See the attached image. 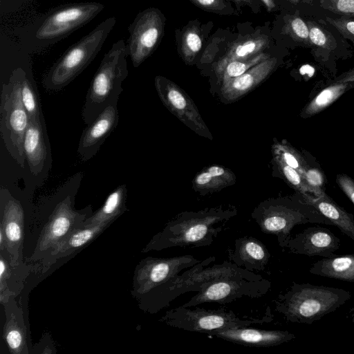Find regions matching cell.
Masks as SVG:
<instances>
[{
  "instance_id": "obj_8",
  "label": "cell",
  "mask_w": 354,
  "mask_h": 354,
  "mask_svg": "<svg viewBox=\"0 0 354 354\" xmlns=\"http://www.w3.org/2000/svg\"><path fill=\"white\" fill-rule=\"evenodd\" d=\"M269 312L263 318H240L232 310L188 308L182 306L166 312L160 321L166 324L191 332L209 333L215 330L250 326L270 322L272 317Z\"/></svg>"
},
{
  "instance_id": "obj_26",
  "label": "cell",
  "mask_w": 354,
  "mask_h": 354,
  "mask_svg": "<svg viewBox=\"0 0 354 354\" xmlns=\"http://www.w3.org/2000/svg\"><path fill=\"white\" fill-rule=\"evenodd\" d=\"M127 194L126 185L117 187L108 196L104 205L84 220L81 226H93L103 223H111L126 209Z\"/></svg>"
},
{
  "instance_id": "obj_14",
  "label": "cell",
  "mask_w": 354,
  "mask_h": 354,
  "mask_svg": "<svg viewBox=\"0 0 354 354\" xmlns=\"http://www.w3.org/2000/svg\"><path fill=\"white\" fill-rule=\"evenodd\" d=\"M339 246V239L329 229L313 226L291 236L285 248L296 254L330 257Z\"/></svg>"
},
{
  "instance_id": "obj_3",
  "label": "cell",
  "mask_w": 354,
  "mask_h": 354,
  "mask_svg": "<svg viewBox=\"0 0 354 354\" xmlns=\"http://www.w3.org/2000/svg\"><path fill=\"white\" fill-rule=\"evenodd\" d=\"M201 261L191 254L142 260L133 279V294L141 308L156 313L168 307L173 301L171 289L179 274Z\"/></svg>"
},
{
  "instance_id": "obj_27",
  "label": "cell",
  "mask_w": 354,
  "mask_h": 354,
  "mask_svg": "<svg viewBox=\"0 0 354 354\" xmlns=\"http://www.w3.org/2000/svg\"><path fill=\"white\" fill-rule=\"evenodd\" d=\"M353 87H354L353 82L331 83L317 93L304 107L300 117L306 119L319 113Z\"/></svg>"
},
{
  "instance_id": "obj_9",
  "label": "cell",
  "mask_w": 354,
  "mask_h": 354,
  "mask_svg": "<svg viewBox=\"0 0 354 354\" xmlns=\"http://www.w3.org/2000/svg\"><path fill=\"white\" fill-rule=\"evenodd\" d=\"M215 259V257H209L179 274L171 289L172 299L188 292H199L216 280L240 278L259 281L263 279L261 275L239 267L230 261L205 268Z\"/></svg>"
},
{
  "instance_id": "obj_12",
  "label": "cell",
  "mask_w": 354,
  "mask_h": 354,
  "mask_svg": "<svg viewBox=\"0 0 354 354\" xmlns=\"http://www.w3.org/2000/svg\"><path fill=\"white\" fill-rule=\"evenodd\" d=\"M154 84L159 98L173 115L198 136L213 140L197 106L183 89L161 75L156 76Z\"/></svg>"
},
{
  "instance_id": "obj_41",
  "label": "cell",
  "mask_w": 354,
  "mask_h": 354,
  "mask_svg": "<svg viewBox=\"0 0 354 354\" xmlns=\"http://www.w3.org/2000/svg\"><path fill=\"white\" fill-rule=\"evenodd\" d=\"M196 6L212 12H223L227 4L223 0H189Z\"/></svg>"
},
{
  "instance_id": "obj_15",
  "label": "cell",
  "mask_w": 354,
  "mask_h": 354,
  "mask_svg": "<svg viewBox=\"0 0 354 354\" xmlns=\"http://www.w3.org/2000/svg\"><path fill=\"white\" fill-rule=\"evenodd\" d=\"M119 121L118 102L107 106L84 129L77 147L82 161L91 159L99 151L106 139L116 128Z\"/></svg>"
},
{
  "instance_id": "obj_21",
  "label": "cell",
  "mask_w": 354,
  "mask_h": 354,
  "mask_svg": "<svg viewBox=\"0 0 354 354\" xmlns=\"http://www.w3.org/2000/svg\"><path fill=\"white\" fill-rule=\"evenodd\" d=\"M45 136L43 121L29 120L24 140V149L30 171L35 175L42 171L47 158Z\"/></svg>"
},
{
  "instance_id": "obj_47",
  "label": "cell",
  "mask_w": 354,
  "mask_h": 354,
  "mask_svg": "<svg viewBox=\"0 0 354 354\" xmlns=\"http://www.w3.org/2000/svg\"><path fill=\"white\" fill-rule=\"evenodd\" d=\"M301 1H302L304 3H311L313 0H301Z\"/></svg>"
},
{
  "instance_id": "obj_7",
  "label": "cell",
  "mask_w": 354,
  "mask_h": 354,
  "mask_svg": "<svg viewBox=\"0 0 354 354\" xmlns=\"http://www.w3.org/2000/svg\"><path fill=\"white\" fill-rule=\"evenodd\" d=\"M115 24V17H108L71 46L44 76V88L55 92L71 82L94 59Z\"/></svg>"
},
{
  "instance_id": "obj_20",
  "label": "cell",
  "mask_w": 354,
  "mask_h": 354,
  "mask_svg": "<svg viewBox=\"0 0 354 354\" xmlns=\"http://www.w3.org/2000/svg\"><path fill=\"white\" fill-rule=\"evenodd\" d=\"M109 224L110 223H103L75 228L46 252L44 257L46 265L53 263L55 260L71 254L84 246L100 234Z\"/></svg>"
},
{
  "instance_id": "obj_48",
  "label": "cell",
  "mask_w": 354,
  "mask_h": 354,
  "mask_svg": "<svg viewBox=\"0 0 354 354\" xmlns=\"http://www.w3.org/2000/svg\"><path fill=\"white\" fill-rule=\"evenodd\" d=\"M353 343H354V337H353Z\"/></svg>"
},
{
  "instance_id": "obj_40",
  "label": "cell",
  "mask_w": 354,
  "mask_h": 354,
  "mask_svg": "<svg viewBox=\"0 0 354 354\" xmlns=\"http://www.w3.org/2000/svg\"><path fill=\"white\" fill-rule=\"evenodd\" d=\"M31 0H0V15L3 17L19 11Z\"/></svg>"
},
{
  "instance_id": "obj_24",
  "label": "cell",
  "mask_w": 354,
  "mask_h": 354,
  "mask_svg": "<svg viewBox=\"0 0 354 354\" xmlns=\"http://www.w3.org/2000/svg\"><path fill=\"white\" fill-rule=\"evenodd\" d=\"M269 38L265 35H248L234 42L226 53L218 60L215 71L218 77L226 64L232 61L246 59L268 46Z\"/></svg>"
},
{
  "instance_id": "obj_28",
  "label": "cell",
  "mask_w": 354,
  "mask_h": 354,
  "mask_svg": "<svg viewBox=\"0 0 354 354\" xmlns=\"http://www.w3.org/2000/svg\"><path fill=\"white\" fill-rule=\"evenodd\" d=\"M273 175L281 178L296 192L304 197L314 196L303 176L296 169L287 165L279 156L272 153Z\"/></svg>"
},
{
  "instance_id": "obj_38",
  "label": "cell",
  "mask_w": 354,
  "mask_h": 354,
  "mask_svg": "<svg viewBox=\"0 0 354 354\" xmlns=\"http://www.w3.org/2000/svg\"><path fill=\"white\" fill-rule=\"evenodd\" d=\"M326 20L338 30L344 37L354 40V19L351 17L337 19L326 17Z\"/></svg>"
},
{
  "instance_id": "obj_25",
  "label": "cell",
  "mask_w": 354,
  "mask_h": 354,
  "mask_svg": "<svg viewBox=\"0 0 354 354\" xmlns=\"http://www.w3.org/2000/svg\"><path fill=\"white\" fill-rule=\"evenodd\" d=\"M310 274L354 282V254L324 257L310 267Z\"/></svg>"
},
{
  "instance_id": "obj_1",
  "label": "cell",
  "mask_w": 354,
  "mask_h": 354,
  "mask_svg": "<svg viewBox=\"0 0 354 354\" xmlns=\"http://www.w3.org/2000/svg\"><path fill=\"white\" fill-rule=\"evenodd\" d=\"M237 214L233 205H221L198 211L182 212L153 236L142 252L174 247L201 248L213 243L225 224Z\"/></svg>"
},
{
  "instance_id": "obj_36",
  "label": "cell",
  "mask_w": 354,
  "mask_h": 354,
  "mask_svg": "<svg viewBox=\"0 0 354 354\" xmlns=\"http://www.w3.org/2000/svg\"><path fill=\"white\" fill-rule=\"evenodd\" d=\"M320 6L334 13L354 17V0H319Z\"/></svg>"
},
{
  "instance_id": "obj_11",
  "label": "cell",
  "mask_w": 354,
  "mask_h": 354,
  "mask_svg": "<svg viewBox=\"0 0 354 354\" xmlns=\"http://www.w3.org/2000/svg\"><path fill=\"white\" fill-rule=\"evenodd\" d=\"M270 288L271 282L266 279L259 281L240 278L216 280L197 292L182 306L189 308L205 303L225 304L243 297L257 299L267 294Z\"/></svg>"
},
{
  "instance_id": "obj_16",
  "label": "cell",
  "mask_w": 354,
  "mask_h": 354,
  "mask_svg": "<svg viewBox=\"0 0 354 354\" xmlns=\"http://www.w3.org/2000/svg\"><path fill=\"white\" fill-rule=\"evenodd\" d=\"M0 198L1 228L5 238L4 248L12 255V263L17 264L23 239V209L20 203L5 188H1Z\"/></svg>"
},
{
  "instance_id": "obj_35",
  "label": "cell",
  "mask_w": 354,
  "mask_h": 354,
  "mask_svg": "<svg viewBox=\"0 0 354 354\" xmlns=\"http://www.w3.org/2000/svg\"><path fill=\"white\" fill-rule=\"evenodd\" d=\"M5 339L11 353H21L26 347L25 336L22 327L14 318L8 320L5 325Z\"/></svg>"
},
{
  "instance_id": "obj_31",
  "label": "cell",
  "mask_w": 354,
  "mask_h": 354,
  "mask_svg": "<svg viewBox=\"0 0 354 354\" xmlns=\"http://www.w3.org/2000/svg\"><path fill=\"white\" fill-rule=\"evenodd\" d=\"M203 46V37L198 27L189 25L182 32L179 53L186 64H191L200 52Z\"/></svg>"
},
{
  "instance_id": "obj_6",
  "label": "cell",
  "mask_w": 354,
  "mask_h": 354,
  "mask_svg": "<svg viewBox=\"0 0 354 354\" xmlns=\"http://www.w3.org/2000/svg\"><path fill=\"white\" fill-rule=\"evenodd\" d=\"M129 56L123 39L113 44L104 54L87 91L82 111L84 122L88 125L109 105L118 102L123 91L122 82L128 76Z\"/></svg>"
},
{
  "instance_id": "obj_34",
  "label": "cell",
  "mask_w": 354,
  "mask_h": 354,
  "mask_svg": "<svg viewBox=\"0 0 354 354\" xmlns=\"http://www.w3.org/2000/svg\"><path fill=\"white\" fill-rule=\"evenodd\" d=\"M303 177L313 191L315 196L326 193V178L321 167L312 156L310 158L309 164L303 174Z\"/></svg>"
},
{
  "instance_id": "obj_2",
  "label": "cell",
  "mask_w": 354,
  "mask_h": 354,
  "mask_svg": "<svg viewBox=\"0 0 354 354\" xmlns=\"http://www.w3.org/2000/svg\"><path fill=\"white\" fill-rule=\"evenodd\" d=\"M104 7L95 1L59 5L30 23L16 27L13 35L28 53H39L88 24Z\"/></svg>"
},
{
  "instance_id": "obj_10",
  "label": "cell",
  "mask_w": 354,
  "mask_h": 354,
  "mask_svg": "<svg viewBox=\"0 0 354 354\" xmlns=\"http://www.w3.org/2000/svg\"><path fill=\"white\" fill-rule=\"evenodd\" d=\"M165 19L156 8L137 14L128 27L127 49L134 67H138L154 52L164 32Z\"/></svg>"
},
{
  "instance_id": "obj_33",
  "label": "cell",
  "mask_w": 354,
  "mask_h": 354,
  "mask_svg": "<svg viewBox=\"0 0 354 354\" xmlns=\"http://www.w3.org/2000/svg\"><path fill=\"white\" fill-rule=\"evenodd\" d=\"M281 31L297 42L310 45L308 26L299 16L286 17Z\"/></svg>"
},
{
  "instance_id": "obj_46",
  "label": "cell",
  "mask_w": 354,
  "mask_h": 354,
  "mask_svg": "<svg viewBox=\"0 0 354 354\" xmlns=\"http://www.w3.org/2000/svg\"><path fill=\"white\" fill-rule=\"evenodd\" d=\"M288 1H290V3H293V4H297L301 0H288Z\"/></svg>"
},
{
  "instance_id": "obj_45",
  "label": "cell",
  "mask_w": 354,
  "mask_h": 354,
  "mask_svg": "<svg viewBox=\"0 0 354 354\" xmlns=\"http://www.w3.org/2000/svg\"><path fill=\"white\" fill-rule=\"evenodd\" d=\"M348 315L351 322L354 323V306L348 311Z\"/></svg>"
},
{
  "instance_id": "obj_17",
  "label": "cell",
  "mask_w": 354,
  "mask_h": 354,
  "mask_svg": "<svg viewBox=\"0 0 354 354\" xmlns=\"http://www.w3.org/2000/svg\"><path fill=\"white\" fill-rule=\"evenodd\" d=\"M222 339L250 347H271L290 342L295 335L287 330H264L243 326L207 333Z\"/></svg>"
},
{
  "instance_id": "obj_44",
  "label": "cell",
  "mask_w": 354,
  "mask_h": 354,
  "mask_svg": "<svg viewBox=\"0 0 354 354\" xmlns=\"http://www.w3.org/2000/svg\"><path fill=\"white\" fill-rule=\"evenodd\" d=\"M232 1L238 4H240V5H243V4L251 5V3L252 2V0H232Z\"/></svg>"
},
{
  "instance_id": "obj_29",
  "label": "cell",
  "mask_w": 354,
  "mask_h": 354,
  "mask_svg": "<svg viewBox=\"0 0 354 354\" xmlns=\"http://www.w3.org/2000/svg\"><path fill=\"white\" fill-rule=\"evenodd\" d=\"M272 153L279 156L287 165L298 171L302 176L307 168L310 154L297 151L287 140L274 138Z\"/></svg>"
},
{
  "instance_id": "obj_23",
  "label": "cell",
  "mask_w": 354,
  "mask_h": 354,
  "mask_svg": "<svg viewBox=\"0 0 354 354\" xmlns=\"http://www.w3.org/2000/svg\"><path fill=\"white\" fill-rule=\"evenodd\" d=\"M236 178L233 171L221 165H211L198 172L192 180V187L201 196L220 192L233 185Z\"/></svg>"
},
{
  "instance_id": "obj_22",
  "label": "cell",
  "mask_w": 354,
  "mask_h": 354,
  "mask_svg": "<svg viewBox=\"0 0 354 354\" xmlns=\"http://www.w3.org/2000/svg\"><path fill=\"white\" fill-rule=\"evenodd\" d=\"M306 201L321 214L329 220L333 225L354 241V215L337 205L326 193L320 196H307Z\"/></svg>"
},
{
  "instance_id": "obj_42",
  "label": "cell",
  "mask_w": 354,
  "mask_h": 354,
  "mask_svg": "<svg viewBox=\"0 0 354 354\" xmlns=\"http://www.w3.org/2000/svg\"><path fill=\"white\" fill-rule=\"evenodd\" d=\"M353 82L354 83V68L349 71L343 73L342 75L335 79L332 83H345Z\"/></svg>"
},
{
  "instance_id": "obj_30",
  "label": "cell",
  "mask_w": 354,
  "mask_h": 354,
  "mask_svg": "<svg viewBox=\"0 0 354 354\" xmlns=\"http://www.w3.org/2000/svg\"><path fill=\"white\" fill-rule=\"evenodd\" d=\"M30 62L26 65L21 76V100L29 120L42 121L41 111L37 93L30 77Z\"/></svg>"
},
{
  "instance_id": "obj_4",
  "label": "cell",
  "mask_w": 354,
  "mask_h": 354,
  "mask_svg": "<svg viewBox=\"0 0 354 354\" xmlns=\"http://www.w3.org/2000/svg\"><path fill=\"white\" fill-rule=\"evenodd\" d=\"M351 297L342 288L295 281L273 300L274 310L292 323L311 324L335 311Z\"/></svg>"
},
{
  "instance_id": "obj_37",
  "label": "cell",
  "mask_w": 354,
  "mask_h": 354,
  "mask_svg": "<svg viewBox=\"0 0 354 354\" xmlns=\"http://www.w3.org/2000/svg\"><path fill=\"white\" fill-rule=\"evenodd\" d=\"M307 25L309 29L310 44L324 49H331L333 48L330 36L322 27L312 21H308Z\"/></svg>"
},
{
  "instance_id": "obj_18",
  "label": "cell",
  "mask_w": 354,
  "mask_h": 354,
  "mask_svg": "<svg viewBox=\"0 0 354 354\" xmlns=\"http://www.w3.org/2000/svg\"><path fill=\"white\" fill-rule=\"evenodd\" d=\"M277 59L274 57L256 64L243 74L221 83L219 95L225 102L235 101L253 90L274 71Z\"/></svg>"
},
{
  "instance_id": "obj_39",
  "label": "cell",
  "mask_w": 354,
  "mask_h": 354,
  "mask_svg": "<svg viewBox=\"0 0 354 354\" xmlns=\"http://www.w3.org/2000/svg\"><path fill=\"white\" fill-rule=\"evenodd\" d=\"M336 183L354 205V180L345 174H339L336 176Z\"/></svg>"
},
{
  "instance_id": "obj_32",
  "label": "cell",
  "mask_w": 354,
  "mask_h": 354,
  "mask_svg": "<svg viewBox=\"0 0 354 354\" xmlns=\"http://www.w3.org/2000/svg\"><path fill=\"white\" fill-rule=\"evenodd\" d=\"M270 57L269 54L262 52L246 59L232 61L226 64L218 75V80L221 83L227 80L236 77Z\"/></svg>"
},
{
  "instance_id": "obj_5",
  "label": "cell",
  "mask_w": 354,
  "mask_h": 354,
  "mask_svg": "<svg viewBox=\"0 0 354 354\" xmlns=\"http://www.w3.org/2000/svg\"><path fill=\"white\" fill-rule=\"evenodd\" d=\"M251 216L263 233L277 236L278 243L283 249L291 237V230L297 225L322 223L333 225L297 192L261 201L254 209Z\"/></svg>"
},
{
  "instance_id": "obj_19",
  "label": "cell",
  "mask_w": 354,
  "mask_h": 354,
  "mask_svg": "<svg viewBox=\"0 0 354 354\" xmlns=\"http://www.w3.org/2000/svg\"><path fill=\"white\" fill-rule=\"evenodd\" d=\"M229 261L251 272L263 271L271 254L258 239L244 236L235 240L234 248L227 249Z\"/></svg>"
},
{
  "instance_id": "obj_43",
  "label": "cell",
  "mask_w": 354,
  "mask_h": 354,
  "mask_svg": "<svg viewBox=\"0 0 354 354\" xmlns=\"http://www.w3.org/2000/svg\"><path fill=\"white\" fill-rule=\"evenodd\" d=\"M265 5L268 11L270 12L275 7V3L274 0H261Z\"/></svg>"
},
{
  "instance_id": "obj_13",
  "label": "cell",
  "mask_w": 354,
  "mask_h": 354,
  "mask_svg": "<svg viewBox=\"0 0 354 354\" xmlns=\"http://www.w3.org/2000/svg\"><path fill=\"white\" fill-rule=\"evenodd\" d=\"M72 196H66L59 202L50 216L39 238L35 256L44 254L54 245L62 241L69 232L80 227L86 220L88 208L83 211L73 209Z\"/></svg>"
}]
</instances>
